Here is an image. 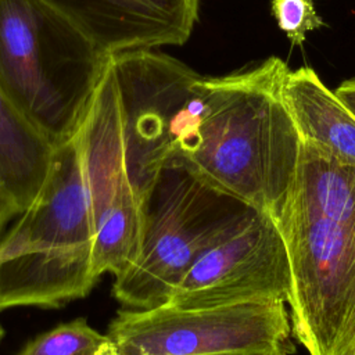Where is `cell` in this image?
I'll return each instance as SVG.
<instances>
[{
  "mask_svg": "<svg viewBox=\"0 0 355 355\" xmlns=\"http://www.w3.org/2000/svg\"><path fill=\"white\" fill-rule=\"evenodd\" d=\"M283 94L302 140L355 166V115L311 67L290 71Z\"/></svg>",
  "mask_w": 355,
  "mask_h": 355,
  "instance_id": "obj_10",
  "label": "cell"
},
{
  "mask_svg": "<svg viewBox=\"0 0 355 355\" xmlns=\"http://www.w3.org/2000/svg\"><path fill=\"white\" fill-rule=\"evenodd\" d=\"M273 219L291 269L293 337L308 355H355V166L301 139Z\"/></svg>",
  "mask_w": 355,
  "mask_h": 355,
  "instance_id": "obj_2",
  "label": "cell"
},
{
  "mask_svg": "<svg viewBox=\"0 0 355 355\" xmlns=\"http://www.w3.org/2000/svg\"><path fill=\"white\" fill-rule=\"evenodd\" d=\"M250 209L184 166L162 165L147 190L139 254L114 279V297L133 309L166 304L190 266L230 234Z\"/></svg>",
  "mask_w": 355,
  "mask_h": 355,
  "instance_id": "obj_5",
  "label": "cell"
},
{
  "mask_svg": "<svg viewBox=\"0 0 355 355\" xmlns=\"http://www.w3.org/2000/svg\"><path fill=\"white\" fill-rule=\"evenodd\" d=\"M287 64L265 61L201 76L183 104L166 164L182 165L216 191L272 218L295 176L301 136L284 100Z\"/></svg>",
  "mask_w": 355,
  "mask_h": 355,
  "instance_id": "obj_1",
  "label": "cell"
},
{
  "mask_svg": "<svg viewBox=\"0 0 355 355\" xmlns=\"http://www.w3.org/2000/svg\"><path fill=\"white\" fill-rule=\"evenodd\" d=\"M94 225L76 133L54 147L33 202L0 240V312L58 308L86 297L93 273Z\"/></svg>",
  "mask_w": 355,
  "mask_h": 355,
  "instance_id": "obj_3",
  "label": "cell"
},
{
  "mask_svg": "<svg viewBox=\"0 0 355 355\" xmlns=\"http://www.w3.org/2000/svg\"><path fill=\"white\" fill-rule=\"evenodd\" d=\"M272 15L294 46L305 42L306 33L323 26L312 0H272Z\"/></svg>",
  "mask_w": 355,
  "mask_h": 355,
  "instance_id": "obj_13",
  "label": "cell"
},
{
  "mask_svg": "<svg viewBox=\"0 0 355 355\" xmlns=\"http://www.w3.org/2000/svg\"><path fill=\"white\" fill-rule=\"evenodd\" d=\"M100 50L114 57L180 46L191 35L200 0H43Z\"/></svg>",
  "mask_w": 355,
  "mask_h": 355,
  "instance_id": "obj_9",
  "label": "cell"
},
{
  "mask_svg": "<svg viewBox=\"0 0 355 355\" xmlns=\"http://www.w3.org/2000/svg\"><path fill=\"white\" fill-rule=\"evenodd\" d=\"M291 269L275 219L250 209L243 222L208 248L172 290L169 305L198 309L252 302H286Z\"/></svg>",
  "mask_w": 355,
  "mask_h": 355,
  "instance_id": "obj_8",
  "label": "cell"
},
{
  "mask_svg": "<svg viewBox=\"0 0 355 355\" xmlns=\"http://www.w3.org/2000/svg\"><path fill=\"white\" fill-rule=\"evenodd\" d=\"M216 355H266V354H216Z\"/></svg>",
  "mask_w": 355,
  "mask_h": 355,
  "instance_id": "obj_16",
  "label": "cell"
},
{
  "mask_svg": "<svg viewBox=\"0 0 355 355\" xmlns=\"http://www.w3.org/2000/svg\"><path fill=\"white\" fill-rule=\"evenodd\" d=\"M107 344V334L76 318L37 336L18 355H103Z\"/></svg>",
  "mask_w": 355,
  "mask_h": 355,
  "instance_id": "obj_12",
  "label": "cell"
},
{
  "mask_svg": "<svg viewBox=\"0 0 355 355\" xmlns=\"http://www.w3.org/2000/svg\"><path fill=\"white\" fill-rule=\"evenodd\" d=\"M53 144L0 85V186L22 214L49 175Z\"/></svg>",
  "mask_w": 355,
  "mask_h": 355,
  "instance_id": "obj_11",
  "label": "cell"
},
{
  "mask_svg": "<svg viewBox=\"0 0 355 355\" xmlns=\"http://www.w3.org/2000/svg\"><path fill=\"white\" fill-rule=\"evenodd\" d=\"M336 94L341 98V101L349 108V111L355 115V78L344 80L337 89Z\"/></svg>",
  "mask_w": 355,
  "mask_h": 355,
  "instance_id": "obj_15",
  "label": "cell"
},
{
  "mask_svg": "<svg viewBox=\"0 0 355 355\" xmlns=\"http://www.w3.org/2000/svg\"><path fill=\"white\" fill-rule=\"evenodd\" d=\"M3 336H4V330H3V327H1V324H0V343H1V340H3Z\"/></svg>",
  "mask_w": 355,
  "mask_h": 355,
  "instance_id": "obj_17",
  "label": "cell"
},
{
  "mask_svg": "<svg viewBox=\"0 0 355 355\" xmlns=\"http://www.w3.org/2000/svg\"><path fill=\"white\" fill-rule=\"evenodd\" d=\"M110 60L43 0H0V85L53 147L78 129Z\"/></svg>",
  "mask_w": 355,
  "mask_h": 355,
  "instance_id": "obj_4",
  "label": "cell"
},
{
  "mask_svg": "<svg viewBox=\"0 0 355 355\" xmlns=\"http://www.w3.org/2000/svg\"><path fill=\"white\" fill-rule=\"evenodd\" d=\"M18 215H19L18 209L14 207V204L6 196L4 190L0 186V236H1L4 226L10 222V219H12L14 216H18Z\"/></svg>",
  "mask_w": 355,
  "mask_h": 355,
  "instance_id": "obj_14",
  "label": "cell"
},
{
  "mask_svg": "<svg viewBox=\"0 0 355 355\" xmlns=\"http://www.w3.org/2000/svg\"><path fill=\"white\" fill-rule=\"evenodd\" d=\"M75 133L94 225L93 273L97 280L104 273L116 277L139 254L147 191L130 168L111 60Z\"/></svg>",
  "mask_w": 355,
  "mask_h": 355,
  "instance_id": "obj_6",
  "label": "cell"
},
{
  "mask_svg": "<svg viewBox=\"0 0 355 355\" xmlns=\"http://www.w3.org/2000/svg\"><path fill=\"white\" fill-rule=\"evenodd\" d=\"M286 302L184 309L162 304L119 311L103 355H288Z\"/></svg>",
  "mask_w": 355,
  "mask_h": 355,
  "instance_id": "obj_7",
  "label": "cell"
}]
</instances>
